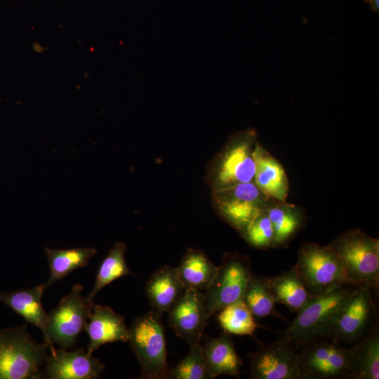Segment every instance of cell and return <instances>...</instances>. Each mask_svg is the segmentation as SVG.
I'll return each mask as SVG.
<instances>
[{
  "instance_id": "obj_28",
  "label": "cell",
  "mask_w": 379,
  "mask_h": 379,
  "mask_svg": "<svg viewBox=\"0 0 379 379\" xmlns=\"http://www.w3.org/2000/svg\"><path fill=\"white\" fill-rule=\"evenodd\" d=\"M187 355L175 366L168 368L166 379H209L202 345H192Z\"/></svg>"
},
{
  "instance_id": "obj_23",
  "label": "cell",
  "mask_w": 379,
  "mask_h": 379,
  "mask_svg": "<svg viewBox=\"0 0 379 379\" xmlns=\"http://www.w3.org/2000/svg\"><path fill=\"white\" fill-rule=\"evenodd\" d=\"M269 281L276 303L284 305L291 312H299L313 298L294 267L269 277Z\"/></svg>"
},
{
  "instance_id": "obj_2",
  "label": "cell",
  "mask_w": 379,
  "mask_h": 379,
  "mask_svg": "<svg viewBox=\"0 0 379 379\" xmlns=\"http://www.w3.org/2000/svg\"><path fill=\"white\" fill-rule=\"evenodd\" d=\"M257 131L252 128L232 134L210 162L206 181L212 191L253 182Z\"/></svg>"
},
{
  "instance_id": "obj_7",
  "label": "cell",
  "mask_w": 379,
  "mask_h": 379,
  "mask_svg": "<svg viewBox=\"0 0 379 379\" xmlns=\"http://www.w3.org/2000/svg\"><path fill=\"white\" fill-rule=\"evenodd\" d=\"M307 291L313 296L321 295L336 287L350 284L338 255L328 245L314 242L302 244L294 267Z\"/></svg>"
},
{
  "instance_id": "obj_13",
  "label": "cell",
  "mask_w": 379,
  "mask_h": 379,
  "mask_svg": "<svg viewBox=\"0 0 379 379\" xmlns=\"http://www.w3.org/2000/svg\"><path fill=\"white\" fill-rule=\"evenodd\" d=\"M203 296L201 291L186 288L168 312L169 327L190 346L200 343L207 324Z\"/></svg>"
},
{
  "instance_id": "obj_9",
  "label": "cell",
  "mask_w": 379,
  "mask_h": 379,
  "mask_svg": "<svg viewBox=\"0 0 379 379\" xmlns=\"http://www.w3.org/2000/svg\"><path fill=\"white\" fill-rule=\"evenodd\" d=\"M378 325V310L372 288L366 285H354L327 338L340 344L354 345Z\"/></svg>"
},
{
  "instance_id": "obj_5",
  "label": "cell",
  "mask_w": 379,
  "mask_h": 379,
  "mask_svg": "<svg viewBox=\"0 0 379 379\" xmlns=\"http://www.w3.org/2000/svg\"><path fill=\"white\" fill-rule=\"evenodd\" d=\"M161 313L151 310L135 318L128 328V342L141 368L140 378L166 379L168 369L165 331Z\"/></svg>"
},
{
  "instance_id": "obj_8",
  "label": "cell",
  "mask_w": 379,
  "mask_h": 379,
  "mask_svg": "<svg viewBox=\"0 0 379 379\" xmlns=\"http://www.w3.org/2000/svg\"><path fill=\"white\" fill-rule=\"evenodd\" d=\"M251 275V260L248 256L238 252L223 255L215 277L204 293L208 320L225 307L243 298Z\"/></svg>"
},
{
  "instance_id": "obj_1",
  "label": "cell",
  "mask_w": 379,
  "mask_h": 379,
  "mask_svg": "<svg viewBox=\"0 0 379 379\" xmlns=\"http://www.w3.org/2000/svg\"><path fill=\"white\" fill-rule=\"evenodd\" d=\"M354 286L344 284L313 297L288 327L276 332V340L296 351L327 337Z\"/></svg>"
},
{
  "instance_id": "obj_4",
  "label": "cell",
  "mask_w": 379,
  "mask_h": 379,
  "mask_svg": "<svg viewBox=\"0 0 379 379\" xmlns=\"http://www.w3.org/2000/svg\"><path fill=\"white\" fill-rule=\"evenodd\" d=\"M340 259L349 283L379 286V241L359 229L339 234L329 244Z\"/></svg>"
},
{
  "instance_id": "obj_26",
  "label": "cell",
  "mask_w": 379,
  "mask_h": 379,
  "mask_svg": "<svg viewBox=\"0 0 379 379\" xmlns=\"http://www.w3.org/2000/svg\"><path fill=\"white\" fill-rule=\"evenodd\" d=\"M127 246L122 241L116 242L109 250L98 269L95 284L88 295L89 298L93 299L102 288L113 281L132 274L124 258Z\"/></svg>"
},
{
  "instance_id": "obj_29",
  "label": "cell",
  "mask_w": 379,
  "mask_h": 379,
  "mask_svg": "<svg viewBox=\"0 0 379 379\" xmlns=\"http://www.w3.org/2000/svg\"><path fill=\"white\" fill-rule=\"evenodd\" d=\"M241 237L253 248L266 250L272 248L274 230L265 208L253 220Z\"/></svg>"
},
{
  "instance_id": "obj_20",
  "label": "cell",
  "mask_w": 379,
  "mask_h": 379,
  "mask_svg": "<svg viewBox=\"0 0 379 379\" xmlns=\"http://www.w3.org/2000/svg\"><path fill=\"white\" fill-rule=\"evenodd\" d=\"M47 288L46 284H41L32 288L2 291L0 292V302L43 333L48 314L44 310L41 300Z\"/></svg>"
},
{
  "instance_id": "obj_6",
  "label": "cell",
  "mask_w": 379,
  "mask_h": 379,
  "mask_svg": "<svg viewBox=\"0 0 379 379\" xmlns=\"http://www.w3.org/2000/svg\"><path fill=\"white\" fill-rule=\"evenodd\" d=\"M83 286L77 284L48 314L43 331L51 352L54 345L62 349L72 347L84 329L94 305L93 299L82 294Z\"/></svg>"
},
{
  "instance_id": "obj_19",
  "label": "cell",
  "mask_w": 379,
  "mask_h": 379,
  "mask_svg": "<svg viewBox=\"0 0 379 379\" xmlns=\"http://www.w3.org/2000/svg\"><path fill=\"white\" fill-rule=\"evenodd\" d=\"M274 230L272 248H283L304 227L303 210L286 201L270 199L265 208Z\"/></svg>"
},
{
  "instance_id": "obj_15",
  "label": "cell",
  "mask_w": 379,
  "mask_h": 379,
  "mask_svg": "<svg viewBox=\"0 0 379 379\" xmlns=\"http://www.w3.org/2000/svg\"><path fill=\"white\" fill-rule=\"evenodd\" d=\"M84 329L89 337L87 352L90 354L107 343L128 342L124 318L107 306L94 305Z\"/></svg>"
},
{
  "instance_id": "obj_25",
  "label": "cell",
  "mask_w": 379,
  "mask_h": 379,
  "mask_svg": "<svg viewBox=\"0 0 379 379\" xmlns=\"http://www.w3.org/2000/svg\"><path fill=\"white\" fill-rule=\"evenodd\" d=\"M242 299L255 319L268 316L285 319L276 310L269 277L252 274Z\"/></svg>"
},
{
  "instance_id": "obj_21",
  "label": "cell",
  "mask_w": 379,
  "mask_h": 379,
  "mask_svg": "<svg viewBox=\"0 0 379 379\" xmlns=\"http://www.w3.org/2000/svg\"><path fill=\"white\" fill-rule=\"evenodd\" d=\"M350 379L379 378V327L348 348Z\"/></svg>"
},
{
  "instance_id": "obj_10",
  "label": "cell",
  "mask_w": 379,
  "mask_h": 379,
  "mask_svg": "<svg viewBox=\"0 0 379 379\" xmlns=\"http://www.w3.org/2000/svg\"><path fill=\"white\" fill-rule=\"evenodd\" d=\"M270 199L253 182L213 190L211 193L212 205L215 213L241 237L266 208Z\"/></svg>"
},
{
  "instance_id": "obj_11",
  "label": "cell",
  "mask_w": 379,
  "mask_h": 379,
  "mask_svg": "<svg viewBox=\"0 0 379 379\" xmlns=\"http://www.w3.org/2000/svg\"><path fill=\"white\" fill-rule=\"evenodd\" d=\"M299 353L307 379H350L348 349L340 343L315 341Z\"/></svg>"
},
{
  "instance_id": "obj_16",
  "label": "cell",
  "mask_w": 379,
  "mask_h": 379,
  "mask_svg": "<svg viewBox=\"0 0 379 379\" xmlns=\"http://www.w3.org/2000/svg\"><path fill=\"white\" fill-rule=\"evenodd\" d=\"M253 182L268 198L286 201L289 184L283 166L258 142L254 151Z\"/></svg>"
},
{
  "instance_id": "obj_22",
  "label": "cell",
  "mask_w": 379,
  "mask_h": 379,
  "mask_svg": "<svg viewBox=\"0 0 379 379\" xmlns=\"http://www.w3.org/2000/svg\"><path fill=\"white\" fill-rule=\"evenodd\" d=\"M176 270L186 288L203 292L211 284L218 267L203 251L188 248Z\"/></svg>"
},
{
  "instance_id": "obj_18",
  "label": "cell",
  "mask_w": 379,
  "mask_h": 379,
  "mask_svg": "<svg viewBox=\"0 0 379 379\" xmlns=\"http://www.w3.org/2000/svg\"><path fill=\"white\" fill-rule=\"evenodd\" d=\"M185 290L176 268L169 265L157 270L145 286V293L152 307L161 314L168 313Z\"/></svg>"
},
{
  "instance_id": "obj_14",
  "label": "cell",
  "mask_w": 379,
  "mask_h": 379,
  "mask_svg": "<svg viewBox=\"0 0 379 379\" xmlns=\"http://www.w3.org/2000/svg\"><path fill=\"white\" fill-rule=\"evenodd\" d=\"M105 369L100 360L84 347L72 351L55 350L45 363L46 374L50 379H95Z\"/></svg>"
},
{
  "instance_id": "obj_3",
  "label": "cell",
  "mask_w": 379,
  "mask_h": 379,
  "mask_svg": "<svg viewBox=\"0 0 379 379\" xmlns=\"http://www.w3.org/2000/svg\"><path fill=\"white\" fill-rule=\"evenodd\" d=\"M48 345L36 342L27 323L0 330V379L41 378Z\"/></svg>"
},
{
  "instance_id": "obj_17",
  "label": "cell",
  "mask_w": 379,
  "mask_h": 379,
  "mask_svg": "<svg viewBox=\"0 0 379 379\" xmlns=\"http://www.w3.org/2000/svg\"><path fill=\"white\" fill-rule=\"evenodd\" d=\"M202 348L209 379L220 375L239 376L242 360L230 333L224 331L217 338L206 336Z\"/></svg>"
},
{
  "instance_id": "obj_27",
  "label": "cell",
  "mask_w": 379,
  "mask_h": 379,
  "mask_svg": "<svg viewBox=\"0 0 379 379\" xmlns=\"http://www.w3.org/2000/svg\"><path fill=\"white\" fill-rule=\"evenodd\" d=\"M219 312L217 319L225 331L230 334L253 336L258 326L243 299L228 305Z\"/></svg>"
},
{
  "instance_id": "obj_12",
  "label": "cell",
  "mask_w": 379,
  "mask_h": 379,
  "mask_svg": "<svg viewBox=\"0 0 379 379\" xmlns=\"http://www.w3.org/2000/svg\"><path fill=\"white\" fill-rule=\"evenodd\" d=\"M252 379H307L299 353L275 341L248 354Z\"/></svg>"
},
{
  "instance_id": "obj_30",
  "label": "cell",
  "mask_w": 379,
  "mask_h": 379,
  "mask_svg": "<svg viewBox=\"0 0 379 379\" xmlns=\"http://www.w3.org/2000/svg\"><path fill=\"white\" fill-rule=\"evenodd\" d=\"M366 2H367L370 6L371 10L374 13H378L379 11V0H364Z\"/></svg>"
},
{
  "instance_id": "obj_24",
  "label": "cell",
  "mask_w": 379,
  "mask_h": 379,
  "mask_svg": "<svg viewBox=\"0 0 379 379\" xmlns=\"http://www.w3.org/2000/svg\"><path fill=\"white\" fill-rule=\"evenodd\" d=\"M50 267L47 286L63 279L72 271L86 267L89 260L97 253L94 248L56 249L44 248Z\"/></svg>"
}]
</instances>
